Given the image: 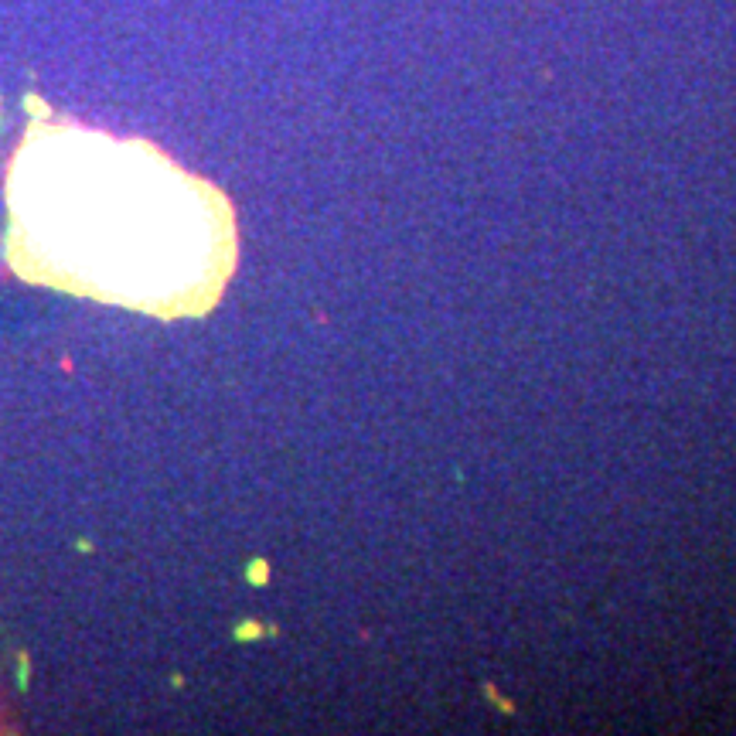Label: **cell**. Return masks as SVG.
I'll use <instances>...</instances> for the list:
<instances>
[{"label":"cell","mask_w":736,"mask_h":736,"mask_svg":"<svg viewBox=\"0 0 736 736\" xmlns=\"http://www.w3.org/2000/svg\"><path fill=\"white\" fill-rule=\"evenodd\" d=\"M10 270L150 317L208 314L236 270L229 198L147 140L35 123L7 167Z\"/></svg>","instance_id":"cell-1"}]
</instances>
